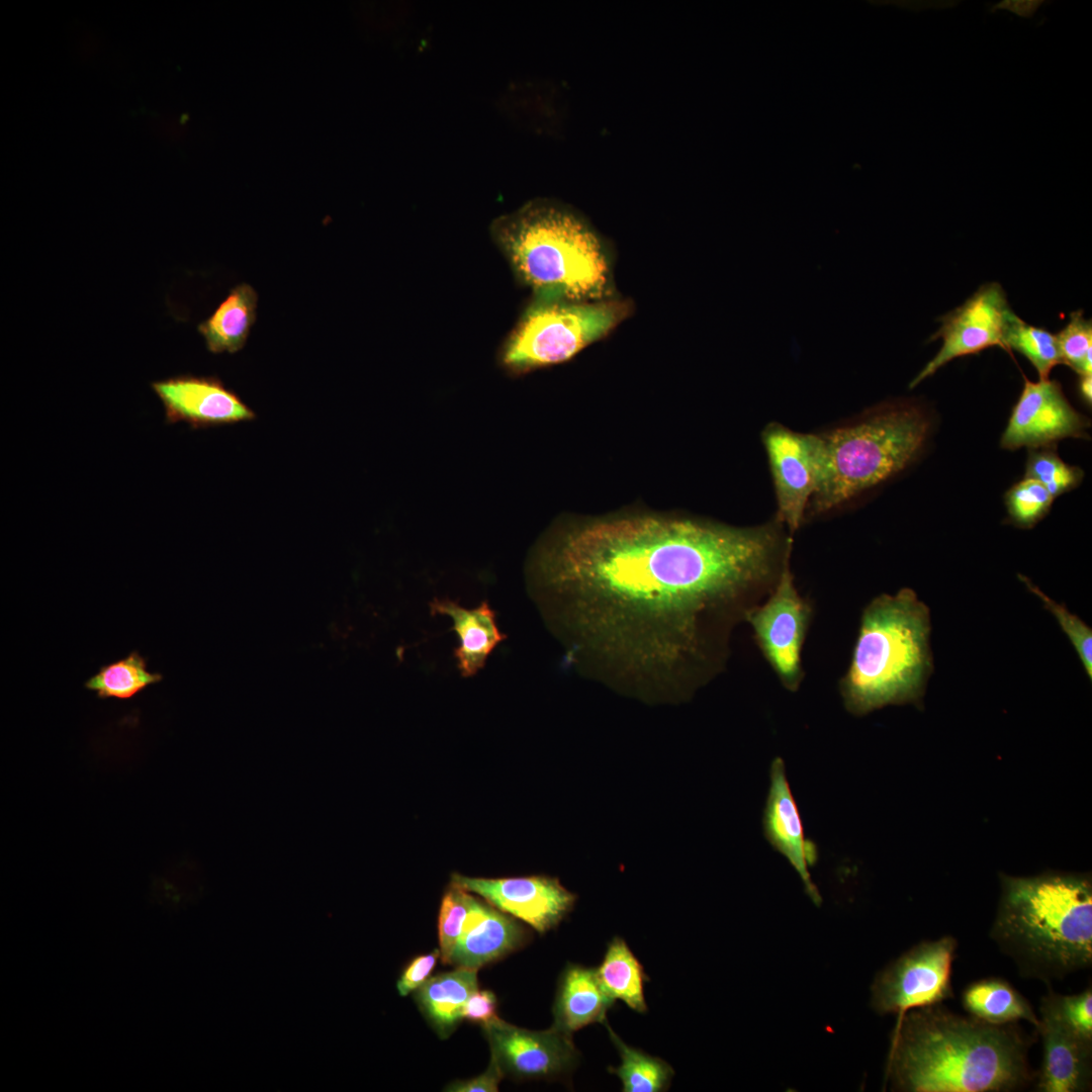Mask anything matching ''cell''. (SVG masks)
I'll use <instances>...</instances> for the list:
<instances>
[{
    "label": "cell",
    "mask_w": 1092,
    "mask_h": 1092,
    "mask_svg": "<svg viewBox=\"0 0 1092 1092\" xmlns=\"http://www.w3.org/2000/svg\"><path fill=\"white\" fill-rule=\"evenodd\" d=\"M761 438L776 490V520L792 536L802 526L816 487L815 434L795 432L771 423L765 427Z\"/></svg>",
    "instance_id": "11"
},
{
    "label": "cell",
    "mask_w": 1092,
    "mask_h": 1092,
    "mask_svg": "<svg viewBox=\"0 0 1092 1092\" xmlns=\"http://www.w3.org/2000/svg\"><path fill=\"white\" fill-rule=\"evenodd\" d=\"M1019 579L1025 584L1027 589L1037 597L1043 604L1044 608L1050 611L1058 621L1061 629L1069 638L1073 645L1083 668L1091 680L1092 678V630L1082 621L1078 616L1069 612V610L1048 597L1038 586H1036L1026 576L1018 575Z\"/></svg>",
    "instance_id": "31"
},
{
    "label": "cell",
    "mask_w": 1092,
    "mask_h": 1092,
    "mask_svg": "<svg viewBox=\"0 0 1092 1092\" xmlns=\"http://www.w3.org/2000/svg\"><path fill=\"white\" fill-rule=\"evenodd\" d=\"M1015 313L1009 306L1005 291L997 282L981 286L962 305L942 317L934 335L942 345L937 354L913 379L910 387L934 374L949 361L977 354L991 347L1004 350V337Z\"/></svg>",
    "instance_id": "10"
},
{
    "label": "cell",
    "mask_w": 1092,
    "mask_h": 1092,
    "mask_svg": "<svg viewBox=\"0 0 1092 1092\" xmlns=\"http://www.w3.org/2000/svg\"><path fill=\"white\" fill-rule=\"evenodd\" d=\"M167 424L185 423L192 429L250 422L254 411L215 376L180 375L153 382Z\"/></svg>",
    "instance_id": "15"
},
{
    "label": "cell",
    "mask_w": 1092,
    "mask_h": 1092,
    "mask_svg": "<svg viewBox=\"0 0 1092 1092\" xmlns=\"http://www.w3.org/2000/svg\"><path fill=\"white\" fill-rule=\"evenodd\" d=\"M504 1077L505 1075L496 1062L490 1058L489 1065L483 1073L470 1079L453 1081L444 1090L450 1092H496Z\"/></svg>",
    "instance_id": "35"
},
{
    "label": "cell",
    "mask_w": 1092,
    "mask_h": 1092,
    "mask_svg": "<svg viewBox=\"0 0 1092 1092\" xmlns=\"http://www.w3.org/2000/svg\"><path fill=\"white\" fill-rule=\"evenodd\" d=\"M930 611L908 587L863 609L849 667L839 681L845 710L864 716L890 705L920 708L933 659Z\"/></svg>",
    "instance_id": "4"
},
{
    "label": "cell",
    "mask_w": 1092,
    "mask_h": 1092,
    "mask_svg": "<svg viewBox=\"0 0 1092 1092\" xmlns=\"http://www.w3.org/2000/svg\"><path fill=\"white\" fill-rule=\"evenodd\" d=\"M614 1000L603 989L596 969L567 966L560 976L553 1005L555 1028L571 1034L596 1022H606Z\"/></svg>",
    "instance_id": "20"
},
{
    "label": "cell",
    "mask_w": 1092,
    "mask_h": 1092,
    "mask_svg": "<svg viewBox=\"0 0 1092 1092\" xmlns=\"http://www.w3.org/2000/svg\"><path fill=\"white\" fill-rule=\"evenodd\" d=\"M430 610L432 615L451 618L452 630L459 639L454 657L464 677L472 676L483 668L490 652L506 639L496 626L494 611L486 602L470 610L449 599H435L430 603Z\"/></svg>",
    "instance_id": "19"
},
{
    "label": "cell",
    "mask_w": 1092,
    "mask_h": 1092,
    "mask_svg": "<svg viewBox=\"0 0 1092 1092\" xmlns=\"http://www.w3.org/2000/svg\"><path fill=\"white\" fill-rule=\"evenodd\" d=\"M477 987V970L458 967L430 977L414 998L435 1032L445 1039L464 1019V1005Z\"/></svg>",
    "instance_id": "21"
},
{
    "label": "cell",
    "mask_w": 1092,
    "mask_h": 1092,
    "mask_svg": "<svg viewBox=\"0 0 1092 1092\" xmlns=\"http://www.w3.org/2000/svg\"><path fill=\"white\" fill-rule=\"evenodd\" d=\"M958 941L946 935L920 942L903 953L876 978L872 1004L880 1013H898L899 1019L915 1008L939 1005L953 996L951 966Z\"/></svg>",
    "instance_id": "8"
},
{
    "label": "cell",
    "mask_w": 1092,
    "mask_h": 1092,
    "mask_svg": "<svg viewBox=\"0 0 1092 1092\" xmlns=\"http://www.w3.org/2000/svg\"><path fill=\"white\" fill-rule=\"evenodd\" d=\"M440 957V949H434L430 953L414 958L403 968L397 979L396 989L398 994L407 996L422 986L431 977Z\"/></svg>",
    "instance_id": "34"
},
{
    "label": "cell",
    "mask_w": 1092,
    "mask_h": 1092,
    "mask_svg": "<svg viewBox=\"0 0 1092 1092\" xmlns=\"http://www.w3.org/2000/svg\"><path fill=\"white\" fill-rule=\"evenodd\" d=\"M491 1059L504 1075L519 1079L553 1078L570 1071L578 1055L571 1034L554 1026L533 1031L498 1017L483 1024Z\"/></svg>",
    "instance_id": "13"
},
{
    "label": "cell",
    "mask_w": 1092,
    "mask_h": 1092,
    "mask_svg": "<svg viewBox=\"0 0 1092 1092\" xmlns=\"http://www.w3.org/2000/svg\"><path fill=\"white\" fill-rule=\"evenodd\" d=\"M596 973L603 989L614 1001L621 1000L637 1012L647 1010L643 993L647 977L622 938L614 937L610 941Z\"/></svg>",
    "instance_id": "24"
},
{
    "label": "cell",
    "mask_w": 1092,
    "mask_h": 1092,
    "mask_svg": "<svg viewBox=\"0 0 1092 1092\" xmlns=\"http://www.w3.org/2000/svg\"><path fill=\"white\" fill-rule=\"evenodd\" d=\"M1088 421L1066 398L1058 381L1024 379L1000 446L1008 450L1054 447L1065 438L1086 436Z\"/></svg>",
    "instance_id": "12"
},
{
    "label": "cell",
    "mask_w": 1092,
    "mask_h": 1092,
    "mask_svg": "<svg viewBox=\"0 0 1092 1092\" xmlns=\"http://www.w3.org/2000/svg\"><path fill=\"white\" fill-rule=\"evenodd\" d=\"M762 831L767 842L784 855L801 878L805 892L814 904H821L820 893L809 869L818 860L815 842L807 839L793 796L783 758H774L769 768V788L762 812Z\"/></svg>",
    "instance_id": "16"
},
{
    "label": "cell",
    "mask_w": 1092,
    "mask_h": 1092,
    "mask_svg": "<svg viewBox=\"0 0 1092 1092\" xmlns=\"http://www.w3.org/2000/svg\"><path fill=\"white\" fill-rule=\"evenodd\" d=\"M931 423L920 404L901 400L815 434L817 481L806 517L829 513L901 472L923 450Z\"/></svg>",
    "instance_id": "6"
},
{
    "label": "cell",
    "mask_w": 1092,
    "mask_h": 1092,
    "mask_svg": "<svg viewBox=\"0 0 1092 1092\" xmlns=\"http://www.w3.org/2000/svg\"><path fill=\"white\" fill-rule=\"evenodd\" d=\"M792 538L658 514L577 518L531 558L532 593L571 659L646 702H681L726 664L733 629L776 586Z\"/></svg>",
    "instance_id": "1"
},
{
    "label": "cell",
    "mask_w": 1092,
    "mask_h": 1092,
    "mask_svg": "<svg viewBox=\"0 0 1092 1092\" xmlns=\"http://www.w3.org/2000/svg\"><path fill=\"white\" fill-rule=\"evenodd\" d=\"M472 895L451 883L443 896L439 921V945L441 961L449 965L450 957L461 934L465 917L469 911Z\"/></svg>",
    "instance_id": "33"
},
{
    "label": "cell",
    "mask_w": 1092,
    "mask_h": 1092,
    "mask_svg": "<svg viewBox=\"0 0 1092 1092\" xmlns=\"http://www.w3.org/2000/svg\"><path fill=\"white\" fill-rule=\"evenodd\" d=\"M630 305L614 298L572 299L536 295L502 354L511 371L564 362L615 329Z\"/></svg>",
    "instance_id": "7"
},
{
    "label": "cell",
    "mask_w": 1092,
    "mask_h": 1092,
    "mask_svg": "<svg viewBox=\"0 0 1092 1092\" xmlns=\"http://www.w3.org/2000/svg\"><path fill=\"white\" fill-rule=\"evenodd\" d=\"M257 292L247 284L234 287L215 311L198 326L208 351L236 353L247 342L256 321Z\"/></svg>",
    "instance_id": "22"
},
{
    "label": "cell",
    "mask_w": 1092,
    "mask_h": 1092,
    "mask_svg": "<svg viewBox=\"0 0 1092 1092\" xmlns=\"http://www.w3.org/2000/svg\"><path fill=\"white\" fill-rule=\"evenodd\" d=\"M1042 3L1040 0H1004L995 4L992 10H1007L1017 16L1030 18Z\"/></svg>",
    "instance_id": "37"
},
{
    "label": "cell",
    "mask_w": 1092,
    "mask_h": 1092,
    "mask_svg": "<svg viewBox=\"0 0 1092 1092\" xmlns=\"http://www.w3.org/2000/svg\"><path fill=\"white\" fill-rule=\"evenodd\" d=\"M991 938L1021 976L1050 982L1092 964V883L1088 875H1001Z\"/></svg>",
    "instance_id": "3"
},
{
    "label": "cell",
    "mask_w": 1092,
    "mask_h": 1092,
    "mask_svg": "<svg viewBox=\"0 0 1092 1092\" xmlns=\"http://www.w3.org/2000/svg\"><path fill=\"white\" fill-rule=\"evenodd\" d=\"M526 935L515 918L472 896L449 965L478 970L519 948Z\"/></svg>",
    "instance_id": "17"
},
{
    "label": "cell",
    "mask_w": 1092,
    "mask_h": 1092,
    "mask_svg": "<svg viewBox=\"0 0 1092 1092\" xmlns=\"http://www.w3.org/2000/svg\"><path fill=\"white\" fill-rule=\"evenodd\" d=\"M1004 345L1024 355L1036 369L1039 379H1049L1052 369L1062 364L1056 335L1025 323L1014 314L1007 328Z\"/></svg>",
    "instance_id": "27"
},
{
    "label": "cell",
    "mask_w": 1092,
    "mask_h": 1092,
    "mask_svg": "<svg viewBox=\"0 0 1092 1092\" xmlns=\"http://www.w3.org/2000/svg\"><path fill=\"white\" fill-rule=\"evenodd\" d=\"M451 883L541 933L555 927L575 902L558 879L546 876L485 879L453 874Z\"/></svg>",
    "instance_id": "14"
},
{
    "label": "cell",
    "mask_w": 1092,
    "mask_h": 1092,
    "mask_svg": "<svg viewBox=\"0 0 1092 1092\" xmlns=\"http://www.w3.org/2000/svg\"><path fill=\"white\" fill-rule=\"evenodd\" d=\"M1054 499L1040 482L1024 477L1006 493L1009 520L1016 527L1030 529L1048 515Z\"/></svg>",
    "instance_id": "30"
},
{
    "label": "cell",
    "mask_w": 1092,
    "mask_h": 1092,
    "mask_svg": "<svg viewBox=\"0 0 1092 1092\" xmlns=\"http://www.w3.org/2000/svg\"><path fill=\"white\" fill-rule=\"evenodd\" d=\"M1030 1038L1012 1023L991 1024L938 1005L907 1011L897 1023L888 1072L910 1092L1011 1091L1031 1080Z\"/></svg>",
    "instance_id": "2"
},
{
    "label": "cell",
    "mask_w": 1092,
    "mask_h": 1092,
    "mask_svg": "<svg viewBox=\"0 0 1092 1092\" xmlns=\"http://www.w3.org/2000/svg\"><path fill=\"white\" fill-rule=\"evenodd\" d=\"M1083 476L1082 469L1065 463L1055 447L1029 449L1024 477L1040 482L1054 497L1077 487Z\"/></svg>",
    "instance_id": "29"
},
{
    "label": "cell",
    "mask_w": 1092,
    "mask_h": 1092,
    "mask_svg": "<svg viewBox=\"0 0 1092 1092\" xmlns=\"http://www.w3.org/2000/svg\"><path fill=\"white\" fill-rule=\"evenodd\" d=\"M610 1038L619 1052L621 1065L610 1068L623 1085L624 1092H659L669 1086L673 1071L664 1061L629 1046L605 1022Z\"/></svg>",
    "instance_id": "26"
},
{
    "label": "cell",
    "mask_w": 1092,
    "mask_h": 1092,
    "mask_svg": "<svg viewBox=\"0 0 1092 1092\" xmlns=\"http://www.w3.org/2000/svg\"><path fill=\"white\" fill-rule=\"evenodd\" d=\"M492 233L536 295L611 297L606 250L597 233L571 208L548 199L530 201L494 220Z\"/></svg>",
    "instance_id": "5"
},
{
    "label": "cell",
    "mask_w": 1092,
    "mask_h": 1092,
    "mask_svg": "<svg viewBox=\"0 0 1092 1092\" xmlns=\"http://www.w3.org/2000/svg\"><path fill=\"white\" fill-rule=\"evenodd\" d=\"M1079 392L1084 400L1091 404L1092 400V376L1081 375L1079 380Z\"/></svg>",
    "instance_id": "38"
},
{
    "label": "cell",
    "mask_w": 1092,
    "mask_h": 1092,
    "mask_svg": "<svg viewBox=\"0 0 1092 1092\" xmlns=\"http://www.w3.org/2000/svg\"><path fill=\"white\" fill-rule=\"evenodd\" d=\"M162 677L159 672L149 671L146 658L136 650H132L127 656L102 665L85 681L84 686L87 690L95 692L99 699L126 700L147 687L161 681Z\"/></svg>",
    "instance_id": "25"
},
{
    "label": "cell",
    "mask_w": 1092,
    "mask_h": 1092,
    "mask_svg": "<svg viewBox=\"0 0 1092 1092\" xmlns=\"http://www.w3.org/2000/svg\"><path fill=\"white\" fill-rule=\"evenodd\" d=\"M812 614V606L796 587L789 561L771 593L745 621L779 680L792 693L804 678L801 655Z\"/></svg>",
    "instance_id": "9"
},
{
    "label": "cell",
    "mask_w": 1092,
    "mask_h": 1092,
    "mask_svg": "<svg viewBox=\"0 0 1092 1092\" xmlns=\"http://www.w3.org/2000/svg\"><path fill=\"white\" fill-rule=\"evenodd\" d=\"M463 1018L481 1025L497 1018L496 998L493 992L475 990L464 1005Z\"/></svg>",
    "instance_id": "36"
},
{
    "label": "cell",
    "mask_w": 1092,
    "mask_h": 1092,
    "mask_svg": "<svg viewBox=\"0 0 1092 1092\" xmlns=\"http://www.w3.org/2000/svg\"><path fill=\"white\" fill-rule=\"evenodd\" d=\"M962 1003L972 1016L991 1024L1026 1020L1036 1029L1040 1026V1019L1028 1001L1008 982L999 978L982 979L970 984L962 994Z\"/></svg>",
    "instance_id": "23"
},
{
    "label": "cell",
    "mask_w": 1092,
    "mask_h": 1092,
    "mask_svg": "<svg viewBox=\"0 0 1092 1092\" xmlns=\"http://www.w3.org/2000/svg\"><path fill=\"white\" fill-rule=\"evenodd\" d=\"M1040 1019L1042 1061L1036 1088L1041 1092H1079L1088 1088L1092 1043L1071 1035L1052 1020Z\"/></svg>",
    "instance_id": "18"
},
{
    "label": "cell",
    "mask_w": 1092,
    "mask_h": 1092,
    "mask_svg": "<svg viewBox=\"0 0 1092 1092\" xmlns=\"http://www.w3.org/2000/svg\"><path fill=\"white\" fill-rule=\"evenodd\" d=\"M1063 364L1080 376L1092 373V323L1081 310L1073 311L1065 328L1056 335Z\"/></svg>",
    "instance_id": "32"
},
{
    "label": "cell",
    "mask_w": 1092,
    "mask_h": 1092,
    "mask_svg": "<svg viewBox=\"0 0 1092 1092\" xmlns=\"http://www.w3.org/2000/svg\"><path fill=\"white\" fill-rule=\"evenodd\" d=\"M1041 1018L1052 1020L1078 1039L1092 1043V990L1091 987L1074 995L1050 992L1041 998Z\"/></svg>",
    "instance_id": "28"
}]
</instances>
